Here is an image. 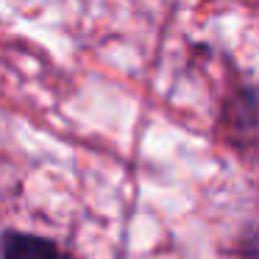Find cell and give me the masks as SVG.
I'll return each instance as SVG.
<instances>
[{"mask_svg":"<svg viewBox=\"0 0 259 259\" xmlns=\"http://www.w3.org/2000/svg\"><path fill=\"white\" fill-rule=\"evenodd\" d=\"M0 259H70V256L48 237L9 229L0 237Z\"/></svg>","mask_w":259,"mask_h":259,"instance_id":"1","label":"cell"},{"mask_svg":"<svg viewBox=\"0 0 259 259\" xmlns=\"http://www.w3.org/2000/svg\"><path fill=\"white\" fill-rule=\"evenodd\" d=\"M226 123L237 137H259V87H245L226 103Z\"/></svg>","mask_w":259,"mask_h":259,"instance_id":"2","label":"cell"}]
</instances>
